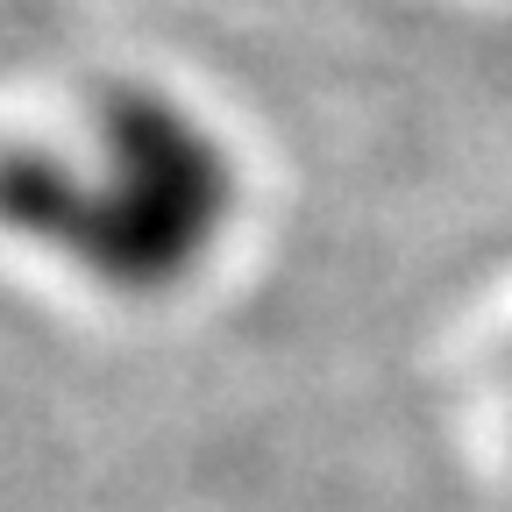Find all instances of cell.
<instances>
[{
	"label": "cell",
	"mask_w": 512,
	"mask_h": 512,
	"mask_svg": "<svg viewBox=\"0 0 512 512\" xmlns=\"http://www.w3.org/2000/svg\"><path fill=\"white\" fill-rule=\"evenodd\" d=\"M235 200V157L178 100L143 86L100 107V164L50 150L0 157V221L128 299L185 285L228 235Z\"/></svg>",
	"instance_id": "obj_1"
}]
</instances>
